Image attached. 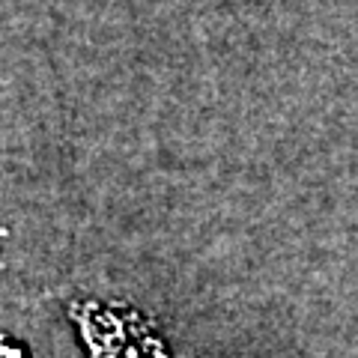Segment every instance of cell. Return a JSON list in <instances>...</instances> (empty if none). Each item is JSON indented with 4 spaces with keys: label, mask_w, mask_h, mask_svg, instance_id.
<instances>
[{
    "label": "cell",
    "mask_w": 358,
    "mask_h": 358,
    "mask_svg": "<svg viewBox=\"0 0 358 358\" xmlns=\"http://www.w3.org/2000/svg\"><path fill=\"white\" fill-rule=\"evenodd\" d=\"M69 317L81 329L90 358H171L164 338L134 308L84 301L69 305Z\"/></svg>",
    "instance_id": "obj_1"
},
{
    "label": "cell",
    "mask_w": 358,
    "mask_h": 358,
    "mask_svg": "<svg viewBox=\"0 0 358 358\" xmlns=\"http://www.w3.org/2000/svg\"><path fill=\"white\" fill-rule=\"evenodd\" d=\"M0 358H27V352L21 350V346H18L15 341L0 338Z\"/></svg>",
    "instance_id": "obj_2"
}]
</instances>
